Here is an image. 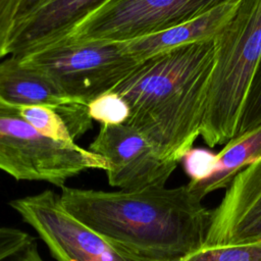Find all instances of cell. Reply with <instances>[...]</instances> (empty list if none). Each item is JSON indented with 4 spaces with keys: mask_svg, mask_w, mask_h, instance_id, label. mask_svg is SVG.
<instances>
[{
    "mask_svg": "<svg viewBox=\"0 0 261 261\" xmlns=\"http://www.w3.org/2000/svg\"><path fill=\"white\" fill-rule=\"evenodd\" d=\"M179 261H261V243L236 247H202Z\"/></svg>",
    "mask_w": 261,
    "mask_h": 261,
    "instance_id": "cell-16",
    "label": "cell"
},
{
    "mask_svg": "<svg viewBox=\"0 0 261 261\" xmlns=\"http://www.w3.org/2000/svg\"><path fill=\"white\" fill-rule=\"evenodd\" d=\"M62 207L123 249L155 261H179L204 246L211 211L191 186L104 192L61 187Z\"/></svg>",
    "mask_w": 261,
    "mask_h": 261,
    "instance_id": "cell-1",
    "label": "cell"
},
{
    "mask_svg": "<svg viewBox=\"0 0 261 261\" xmlns=\"http://www.w3.org/2000/svg\"><path fill=\"white\" fill-rule=\"evenodd\" d=\"M191 181L199 182L208 178L216 168L217 154L203 148H191L181 159Z\"/></svg>",
    "mask_w": 261,
    "mask_h": 261,
    "instance_id": "cell-17",
    "label": "cell"
},
{
    "mask_svg": "<svg viewBox=\"0 0 261 261\" xmlns=\"http://www.w3.org/2000/svg\"><path fill=\"white\" fill-rule=\"evenodd\" d=\"M34 238L17 228L0 227V260L11 255Z\"/></svg>",
    "mask_w": 261,
    "mask_h": 261,
    "instance_id": "cell-20",
    "label": "cell"
},
{
    "mask_svg": "<svg viewBox=\"0 0 261 261\" xmlns=\"http://www.w3.org/2000/svg\"><path fill=\"white\" fill-rule=\"evenodd\" d=\"M0 99L11 105L81 103L63 94L46 75L13 55L0 60Z\"/></svg>",
    "mask_w": 261,
    "mask_h": 261,
    "instance_id": "cell-12",
    "label": "cell"
},
{
    "mask_svg": "<svg viewBox=\"0 0 261 261\" xmlns=\"http://www.w3.org/2000/svg\"><path fill=\"white\" fill-rule=\"evenodd\" d=\"M257 160H258V161H261V155H260V156L257 158Z\"/></svg>",
    "mask_w": 261,
    "mask_h": 261,
    "instance_id": "cell-22",
    "label": "cell"
},
{
    "mask_svg": "<svg viewBox=\"0 0 261 261\" xmlns=\"http://www.w3.org/2000/svg\"><path fill=\"white\" fill-rule=\"evenodd\" d=\"M261 243V161L242 169L211 211L204 247Z\"/></svg>",
    "mask_w": 261,
    "mask_h": 261,
    "instance_id": "cell-9",
    "label": "cell"
},
{
    "mask_svg": "<svg viewBox=\"0 0 261 261\" xmlns=\"http://www.w3.org/2000/svg\"><path fill=\"white\" fill-rule=\"evenodd\" d=\"M87 108L91 118L101 125L125 124L130 116L126 100L113 90L94 98L87 104Z\"/></svg>",
    "mask_w": 261,
    "mask_h": 261,
    "instance_id": "cell-15",
    "label": "cell"
},
{
    "mask_svg": "<svg viewBox=\"0 0 261 261\" xmlns=\"http://www.w3.org/2000/svg\"><path fill=\"white\" fill-rule=\"evenodd\" d=\"M89 150L107 161L109 185L124 191L165 187L177 166L127 124H102Z\"/></svg>",
    "mask_w": 261,
    "mask_h": 261,
    "instance_id": "cell-8",
    "label": "cell"
},
{
    "mask_svg": "<svg viewBox=\"0 0 261 261\" xmlns=\"http://www.w3.org/2000/svg\"><path fill=\"white\" fill-rule=\"evenodd\" d=\"M242 0L220 5L188 22L139 39L121 42L126 51L142 62L158 53L214 38L237 12Z\"/></svg>",
    "mask_w": 261,
    "mask_h": 261,
    "instance_id": "cell-11",
    "label": "cell"
},
{
    "mask_svg": "<svg viewBox=\"0 0 261 261\" xmlns=\"http://www.w3.org/2000/svg\"><path fill=\"white\" fill-rule=\"evenodd\" d=\"M215 51L212 38L158 53L113 89L129 106L125 124L168 161L178 164L200 136Z\"/></svg>",
    "mask_w": 261,
    "mask_h": 261,
    "instance_id": "cell-2",
    "label": "cell"
},
{
    "mask_svg": "<svg viewBox=\"0 0 261 261\" xmlns=\"http://www.w3.org/2000/svg\"><path fill=\"white\" fill-rule=\"evenodd\" d=\"M0 261H44L39 253L35 239Z\"/></svg>",
    "mask_w": 261,
    "mask_h": 261,
    "instance_id": "cell-21",
    "label": "cell"
},
{
    "mask_svg": "<svg viewBox=\"0 0 261 261\" xmlns=\"http://www.w3.org/2000/svg\"><path fill=\"white\" fill-rule=\"evenodd\" d=\"M19 58L86 105L113 90L140 63L122 43L107 42H63Z\"/></svg>",
    "mask_w": 261,
    "mask_h": 261,
    "instance_id": "cell-5",
    "label": "cell"
},
{
    "mask_svg": "<svg viewBox=\"0 0 261 261\" xmlns=\"http://www.w3.org/2000/svg\"><path fill=\"white\" fill-rule=\"evenodd\" d=\"M214 41L215 62L200 132L211 148L225 145L238 135L261 58V0H242Z\"/></svg>",
    "mask_w": 261,
    "mask_h": 261,
    "instance_id": "cell-3",
    "label": "cell"
},
{
    "mask_svg": "<svg viewBox=\"0 0 261 261\" xmlns=\"http://www.w3.org/2000/svg\"><path fill=\"white\" fill-rule=\"evenodd\" d=\"M9 205L38 232L57 261H155L123 249L79 221L62 207L54 191L18 198Z\"/></svg>",
    "mask_w": 261,
    "mask_h": 261,
    "instance_id": "cell-7",
    "label": "cell"
},
{
    "mask_svg": "<svg viewBox=\"0 0 261 261\" xmlns=\"http://www.w3.org/2000/svg\"><path fill=\"white\" fill-rule=\"evenodd\" d=\"M14 106L19 115L40 134L56 141L74 142L92 126L93 119L86 104Z\"/></svg>",
    "mask_w": 261,
    "mask_h": 261,
    "instance_id": "cell-13",
    "label": "cell"
},
{
    "mask_svg": "<svg viewBox=\"0 0 261 261\" xmlns=\"http://www.w3.org/2000/svg\"><path fill=\"white\" fill-rule=\"evenodd\" d=\"M259 125H261V58L248 93L237 136L250 132Z\"/></svg>",
    "mask_w": 261,
    "mask_h": 261,
    "instance_id": "cell-18",
    "label": "cell"
},
{
    "mask_svg": "<svg viewBox=\"0 0 261 261\" xmlns=\"http://www.w3.org/2000/svg\"><path fill=\"white\" fill-rule=\"evenodd\" d=\"M107 0H21L9 54L23 57L64 41L74 28Z\"/></svg>",
    "mask_w": 261,
    "mask_h": 261,
    "instance_id": "cell-10",
    "label": "cell"
},
{
    "mask_svg": "<svg viewBox=\"0 0 261 261\" xmlns=\"http://www.w3.org/2000/svg\"><path fill=\"white\" fill-rule=\"evenodd\" d=\"M231 1L234 0H107L61 43L127 42L188 22Z\"/></svg>",
    "mask_w": 261,
    "mask_h": 261,
    "instance_id": "cell-6",
    "label": "cell"
},
{
    "mask_svg": "<svg viewBox=\"0 0 261 261\" xmlns=\"http://www.w3.org/2000/svg\"><path fill=\"white\" fill-rule=\"evenodd\" d=\"M0 169L17 180L64 186L88 169H107V161L74 142L56 141L27 122L14 105L0 99Z\"/></svg>",
    "mask_w": 261,
    "mask_h": 261,
    "instance_id": "cell-4",
    "label": "cell"
},
{
    "mask_svg": "<svg viewBox=\"0 0 261 261\" xmlns=\"http://www.w3.org/2000/svg\"><path fill=\"white\" fill-rule=\"evenodd\" d=\"M21 0H0V60L9 54V43Z\"/></svg>",
    "mask_w": 261,
    "mask_h": 261,
    "instance_id": "cell-19",
    "label": "cell"
},
{
    "mask_svg": "<svg viewBox=\"0 0 261 261\" xmlns=\"http://www.w3.org/2000/svg\"><path fill=\"white\" fill-rule=\"evenodd\" d=\"M260 155L261 125L228 141L217 154V165L213 173L202 181H190L189 185L204 198L211 192L227 188L236 175Z\"/></svg>",
    "mask_w": 261,
    "mask_h": 261,
    "instance_id": "cell-14",
    "label": "cell"
}]
</instances>
